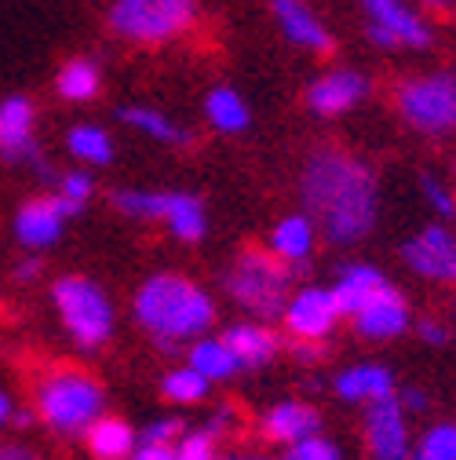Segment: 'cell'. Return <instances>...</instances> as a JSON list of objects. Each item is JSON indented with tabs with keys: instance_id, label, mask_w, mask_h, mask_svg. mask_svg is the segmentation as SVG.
I'll return each instance as SVG.
<instances>
[{
	"instance_id": "4dcf8cb0",
	"label": "cell",
	"mask_w": 456,
	"mask_h": 460,
	"mask_svg": "<svg viewBox=\"0 0 456 460\" xmlns=\"http://www.w3.org/2000/svg\"><path fill=\"white\" fill-rule=\"evenodd\" d=\"M208 376L197 373L194 366H183V369H172L164 376V394L172 402H201L208 394Z\"/></svg>"
},
{
	"instance_id": "d6986e66",
	"label": "cell",
	"mask_w": 456,
	"mask_h": 460,
	"mask_svg": "<svg viewBox=\"0 0 456 460\" xmlns=\"http://www.w3.org/2000/svg\"><path fill=\"white\" fill-rule=\"evenodd\" d=\"M336 394L344 402H376L383 394H394V373L387 366H351L336 376Z\"/></svg>"
},
{
	"instance_id": "4316f807",
	"label": "cell",
	"mask_w": 456,
	"mask_h": 460,
	"mask_svg": "<svg viewBox=\"0 0 456 460\" xmlns=\"http://www.w3.org/2000/svg\"><path fill=\"white\" fill-rule=\"evenodd\" d=\"M55 88L70 102H88L99 92V66L92 59H70L55 77Z\"/></svg>"
},
{
	"instance_id": "c3c4849f",
	"label": "cell",
	"mask_w": 456,
	"mask_h": 460,
	"mask_svg": "<svg viewBox=\"0 0 456 460\" xmlns=\"http://www.w3.org/2000/svg\"><path fill=\"white\" fill-rule=\"evenodd\" d=\"M125 460H128V456H125Z\"/></svg>"
},
{
	"instance_id": "7dc6e473",
	"label": "cell",
	"mask_w": 456,
	"mask_h": 460,
	"mask_svg": "<svg viewBox=\"0 0 456 460\" xmlns=\"http://www.w3.org/2000/svg\"><path fill=\"white\" fill-rule=\"evenodd\" d=\"M215 460H270V456H238V453H231V456H215Z\"/></svg>"
},
{
	"instance_id": "e575fe53",
	"label": "cell",
	"mask_w": 456,
	"mask_h": 460,
	"mask_svg": "<svg viewBox=\"0 0 456 460\" xmlns=\"http://www.w3.org/2000/svg\"><path fill=\"white\" fill-rule=\"evenodd\" d=\"M92 190H95V183H92L88 172H66V176L59 180V194L70 198V201H81L84 205L92 198Z\"/></svg>"
},
{
	"instance_id": "bcb514c9",
	"label": "cell",
	"mask_w": 456,
	"mask_h": 460,
	"mask_svg": "<svg viewBox=\"0 0 456 460\" xmlns=\"http://www.w3.org/2000/svg\"><path fill=\"white\" fill-rule=\"evenodd\" d=\"M424 4H427V8H434V12H445V8L452 4V0H424Z\"/></svg>"
},
{
	"instance_id": "603a6c76",
	"label": "cell",
	"mask_w": 456,
	"mask_h": 460,
	"mask_svg": "<svg viewBox=\"0 0 456 460\" xmlns=\"http://www.w3.org/2000/svg\"><path fill=\"white\" fill-rule=\"evenodd\" d=\"M161 223H168V230H172L180 242H201L208 234L205 205L194 194H168V208H164Z\"/></svg>"
},
{
	"instance_id": "7c38bea8",
	"label": "cell",
	"mask_w": 456,
	"mask_h": 460,
	"mask_svg": "<svg viewBox=\"0 0 456 460\" xmlns=\"http://www.w3.org/2000/svg\"><path fill=\"white\" fill-rule=\"evenodd\" d=\"M409 270L431 281H456V238L445 226H424L402 249Z\"/></svg>"
},
{
	"instance_id": "f35d334b",
	"label": "cell",
	"mask_w": 456,
	"mask_h": 460,
	"mask_svg": "<svg viewBox=\"0 0 456 460\" xmlns=\"http://www.w3.org/2000/svg\"><path fill=\"white\" fill-rule=\"evenodd\" d=\"M234 424H238L234 410H215V413H212V420L205 424V431H208L212 438H223V435H231V431H234Z\"/></svg>"
},
{
	"instance_id": "ee69618b",
	"label": "cell",
	"mask_w": 456,
	"mask_h": 460,
	"mask_svg": "<svg viewBox=\"0 0 456 460\" xmlns=\"http://www.w3.org/2000/svg\"><path fill=\"white\" fill-rule=\"evenodd\" d=\"M8 420H12V398L0 391V424H8Z\"/></svg>"
},
{
	"instance_id": "5b68a950",
	"label": "cell",
	"mask_w": 456,
	"mask_h": 460,
	"mask_svg": "<svg viewBox=\"0 0 456 460\" xmlns=\"http://www.w3.org/2000/svg\"><path fill=\"white\" fill-rule=\"evenodd\" d=\"M51 300H55V307H59L63 325L74 336L77 348L95 351V348H102V343L110 340V332H113V307H110L106 293L99 289L95 281L66 274V278L55 281Z\"/></svg>"
},
{
	"instance_id": "2e32d148",
	"label": "cell",
	"mask_w": 456,
	"mask_h": 460,
	"mask_svg": "<svg viewBox=\"0 0 456 460\" xmlns=\"http://www.w3.org/2000/svg\"><path fill=\"white\" fill-rule=\"evenodd\" d=\"M274 19L281 26V33L289 37L296 48H307L314 55H329L332 51V37L329 30L318 22V15L303 4V0H270Z\"/></svg>"
},
{
	"instance_id": "7bdbcfd3",
	"label": "cell",
	"mask_w": 456,
	"mask_h": 460,
	"mask_svg": "<svg viewBox=\"0 0 456 460\" xmlns=\"http://www.w3.org/2000/svg\"><path fill=\"white\" fill-rule=\"evenodd\" d=\"M314 343V340H311ZM311 343H296V358L300 362H318L321 358V348H311Z\"/></svg>"
},
{
	"instance_id": "8fae6325",
	"label": "cell",
	"mask_w": 456,
	"mask_h": 460,
	"mask_svg": "<svg viewBox=\"0 0 456 460\" xmlns=\"http://www.w3.org/2000/svg\"><path fill=\"white\" fill-rule=\"evenodd\" d=\"M281 318H285V325H289V332L300 336V340H325L336 329V322L344 318V311H339L332 289H318V285H311V289H300L296 296H289Z\"/></svg>"
},
{
	"instance_id": "277c9868",
	"label": "cell",
	"mask_w": 456,
	"mask_h": 460,
	"mask_svg": "<svg viewBox=\"0 0 456 460\" xmlns=\"http://www.w3.org/2000/svg\"><path fill=\"white\" fill-rule=\"evenodd\" d=\"M102 413V387L81 369H55L37 387V417L55 435H81Z\"/></svg>"
},
{
	"instance_id": "4fadbf2b",
	"label": "cell",
	"mask_w": 456,
	"mask_h": 460,
	"mask_svg": "<svg viewBox=\"0 0 456 460\" xmlns=\"http://www.w3.org/2000/svg\"><path fill=\"white\" fill-rule=\"evenodd\" d=\"M351 318H355V329L362 336H369V340H394V336H402L406 325H409V304H406V296L398 293L390 281H383Z\"/></svg>"
},
{
	"instance_id": "3957f363",
	"label": "cell",
	"mask_w": 456,
	"mask_h": 460,
	"mask_svg": "<svg viewBox=\"0 0 456 460\" xmlns=\"http://www.w3.org/2000/svg\"><path fill=\"white\" fill-rule=\"evenodd\" d=\"M223 285L249 314L256 318H281L293 289V263L274 252L245 249L238 263L223 274Z\"/></svg>"
},
{
	"instance_id": "836d02e7",
	"label": "cell",
	"mask_w": 456,
	"mask_h": 460,
	"mask_svg": "<svg viewBox=\"0 0 456 460\" xmlns=\"http://www.w3.org/2000/svg\"><path fill=\"white\" fill-rule=\"evenodd\" d=\"M420 190H424L427 205H431V208H434L442 219H452V216H456V198H452V190H449L442 180L424 176V180H420Z\"/></svg>"
},
{
	"instance_id": "83f0119b",
	"label": "cell",
	"mask_w": 456,
	"mask_h": 460,
	"mask_svg": "<svg viewBox=\"0 0 456 460\" xmlns=\"http://www.w3.org/2000/svg\"><path fill=\"white\" fill-rule=\"evenodd\" d=\"M66 146H70V154H74L77 161H84V164H110V161H113V143H110V136H106L99 125H77V128L70 132Z\"/></svg>"
},
{
	"instance_id": "5bb4252c",
	"label": "cell",
	"mask_w": 456,
	"mask_h": 460,
	"mask_svg": "<svg viewBox=\"0 0 456 460\" xmlns=\"http://www.w3.org/2000/svg\"><path fill=\"white\" fill-rule=\"evenodd\" d=\"M0 157L8 164L40 161L33 143V102L26 95H8L0 102Z\"/></svg>"
},
{
	"instance_id": "74e56055",
	"label": "cell",
	"mask_w": 456,
	"mask_h": 460,
	"mask_svg": "<svg viewBox=\"0 0 456 460\" xmlns=\"http://www.w3.org/2000/svg\"><path fill=\"white\" fill-rule=\"evenodd\" d=\"M136 460H176V446H168V442H139L136 446Z\"/></svg>"
},
{
	"instance_id": "9c48e42d",
	"label": "cell",
	"mask_w": 456,
	"mask_h": 460,
	"mask_svg": "<svg viewBox=\"0 0 456 460\" xmlns=\"http://www.w3.org/2000/svg\"><path fill=\"white\" fill-rule=\"evenodd\" d=\"M365 442L373 460H409V420L398 394H383L369 402L365 413Z\"/></svg>"
},
{
	"instance_id": "b9f144b4",
	"label": "cell",
	"mask_w": 456,
	"mask_h": 460,
	"mask_svg": "<svg viewBox=\"0 0 456 460\" xmlns=\"http://www.w3.org/2000/svg\"><path fill=\"white\" fill-rule=\"evenodd\" d=\"M0 460H37V456L22 446H0Z\"/></svg>"
},
{
	"instance_id": "d4e9b609",
	"label": "cell",
	"mask_w": 456,
	"mask_h": 460,
	"mask_svg": "<svg viewBox=\"0 0 456 460\" xmlns=\"http://www.w3.org/2000/svg\"><path fill=\"white\" fill-rule=\"evenodd\" d=\"M190 366L208 380H231L234 373H241L234 351L223 340H208V336H197V343L190 348Z\"/></svg>"
},
{
	"instance_id": "d6a6232c",
	"label": "cell",
	"mask_w": 456,
	"mask_h": 460,
	"mask_svg": "<svg viewBox=\"0 0 456 460\" xmlns=\"http://www.w3.org/2000/svg\"><path fill=\"white\" fill-rule=\"evenodd\" d=\"M176 460H215V438H212L208 431L180 435V442H176Z\"/></svg>"
},
{
	"instance_id": "6da1fadb",
	"label": "cell",
	"mask_w": 456,
	"mask_h": 460,
	"mask_svg": "<svg viewBox=\"0 0 456 460\" xmlns=\"http://www.w3.org/2000/svg\"><path fill=\"white\" fill-rule=\"evenodd\" d=\"M300 194L307 216L321 226L332 245H355L376 226L380 216V183L373 168L336 146H321L307 157Z\"/></svg>"
},
{
	"instance_id": "ffe728a7",
	"label": "cell",
	"mask_w": 456,
	"mask_h": 460,
	"mask_svg": "<svg viewBox=\"0 0 456 460\" xmlns=\"http://www.w3.org/2000/svg\"><path fill=\"white\" fill-rule=\"evenodd\" d=\"M314 249V219L311 216H285L274 234H270V252L281 256L285 263L293 267H303L307 256Z\"/></svg>"
},
{
	"instance_id": "7a4b0ae2",
	"label": "cell",
	"mask_w": 456,
	"mask_h": 460,
	"mask_svg": "<svg viewBox=\"0 0 456 460\" xmlns=\"http://www.w3.org/2000/svg\"><path fill=\"white\" fill-rule=\"evenodd\" d=\"M136 322L153 336L161 351H180L183 340L205 336L215 322V304L183 274H153L136 293Z\"/></svg>"
},
{
	"instance_id": "f546056e",
	"label": "cell",
	"mask_w": 456,
	"mask_h": 460,
	"mask_svg": "<svg viewBox=\"0 0 456 460\" xmlns=\"http://www.w3.org/2000/svg\"><path fill=\"white\" fill-rule=\"evenodd\" d=\"M409 460H456V424H434L424 431Z\"/></svg>"
},
{
	"instance_id": "f6af8a7d",
	"label": "cell",
	"mask_w": 456,
	"mask_h": 460,
	"mask_svg": "<svg viewBox=\"0 0 456 460\" xmlns=\"http://www.w3.org/2000/svg\"><path fill=\"white\" fill-rule=\"evenodd\" d=\"M12 424H15V428H30V424H33V413H26V410L15 413V410H12Z\"/></svg>"
},
{
	"instance_id": "cb8c5ba5",
	"label": "cell",
	"mask_w": 456,
	"mask_h": 460,
	"mask_svg": "<svg viewBox=\"0 0 456 460\" xmlns=\"http://www.w3.org/2000/svg\"><path fill=\"white\" fill-rule=\"evenodd\" d=\"M205 113L219 132H245L249 128V102L234 88H212L205 99Z\"/></svg>"
},
{
	"instance_id": "7402d4cb",
	"label": "cell",
	"mask_w": 456,
	"mask_h": 460,
	"mask_svg": "<svg viewBox=\"0 0 456 460\" xmlns=\"http://www.w3.org/2000/svg\"><path fill=\"white\" fill-rule=\"evenodd\" d=\"M387 278L376 270V267H369V263H351V267H344L339 270V281L332 285V293H336V304H339V311H344L347 318L380 289Z\"/></svg>"
},
{
	"instance_id": "60d3db41",
	"label": "cell",
	"mask_w": 456,
	"mask_h": 460,
	"mask_svg": "<svg viewBox=\"0 0 456 460\" xmlns=\"http://www.w3.org/2000/svg\"><path fill=\"white\" fill-rule=\"evenodd\" d=\"M402 406L413 410V413H424V410H427V394H424L420 387H409V391L402 394Z\"/></svg>"
},
{
	"instance_id": "e0dca14e",
	"label": "cell",
	"mask_w": 456,
	"mask_h": 460,
	"mask_svg": "<svg viewBox=\"0 0 456 460\" xmlns=\"http://www.w3.org/2000/svg\"><path fill=\"white\" fill-rule=\"evenodd\" d=\"M219 340L234 351V358H238L241 369H259V366H267V362L277 355V348H281V340H277L267 325H252V322L231 325Z\"/></svg>"
},
{
	"instance_id": "484cf974",
	"label": "cell",
	"mask_w": 456,
	"mask_h": 460,
	"mask_svg": "<svg viewBox=\"0 0 456 460\" xmlns=\"http://www.w3.org/2000/svg\"><path fill=\"white\" fill-rule=\"evenodd\" d=\"M121 121L132 125L136 132H146V136L157 139V143H176V146L190 143V132H187V128L172 125L161 110H150V106H125V110H121Z\"/></svg>"
},
{
	"instance_id": "8d00e7d4",
	"label": "cell",
	"mask_w": 456,
	"mask_h": 460,
	"mask_svg": "<svg viewBox=\"0 0 456 460\" xmlns=\"http://www.w3.org/2000/svg\"><path fill=\"white\" fill-rule=\"evenodd\" d=\"M417 336L427 343V348H445V343H449V329L442 322H431V318L417 325Z\"/></svg>"
},
{
	"instance_id": "ac0fdd59",
	"label": "cell",
	"mask_w": 456,
	"mask_h": 460,
	"mask_svg": "<svg viewBox=\"0 0 456 460\" xmlns=\"http://www.w3.org/2000/svg\"><path fill=\"white\" fill-rule=\"evenodd\" d=\"M263 431H267V438L289 446L296 438L318 435L321 431V413L311 410V406H303V402H281V406H274L263 417Z\"/></svg>"
},
{
	"instance_id": "ba28073f",
	"label": "cell",
	"mask_w": 456,
	"mask_h": 460,
	"mask_svg": "<svg viewBox=\"0 0 456 460\" xmlns=\"http://www.w3.org/2000/svg\"><path fill=\"white\" fill-rule=\"evenodd\" d=\"M362 8L369 15V40L376 48H409V51H424L431 48V26L402 0H362Z\"/></svg>"
},
{
	"instance_id": "1f68e13d",
	"label": "cell",
	"mask_w": 456,
	"mask_h": 460,
	"mask_svg": "<svg viewBox=\"0 0 456 460\" xmlns=\"http://www.w3.org/2000/svg\"><path fill=\"white\" fill-rule=\"evenodd\" d=\"M285 460H344V456H339V449L329 438L307 435V438L289 442V453H285Z\"/></svg>"
},
{
	"instance_id": "ab89813d",
	"label": "cell",
	"mask_w": 456,
	"mask_h": 460,
	"mask_svg": "<svg viewBox=\"0 0 456 460\" xmlns=\"http://www.w3.org/2000/svg\"><path fill=\"white\" fill-rule=\"evenodd\" d=\"M33 278H40V260L37 256H30V260H22L19 267H15V281H33Z\"/></svg>"
},
{
	"instance_id": "30bf717a",
	"label": "cell",
	"mask_w": 456,
	"mask_h": 460,
	"mask_svg": "<svg viewBox=\"0 0 456 460\" xmlns=\"http://www.w3.org/2000/svg\"><path fill=\"white\" fill-rule=\"evenodd\" d=\"M84 205L81 201H70L55 190V198H37V201H26L15 216V238L26 245V249H48L63 238V226L66 219H74Z\"/></svg>"
},
{
	"instance_id": "52a82bcc",
	"label": "cell",
	"mask_w": 456,
	"mask_h": 460,
	"mask_svg": "<svg viewBox=\"0 0 456 460\" xmlns=\"http://www.w3.org/2000/svg\"><path fill=\"white\" fill-rule=\"evenodd\" d=\"M398 113L424 136H445L456 128V74H427L398 88Z\"/></svg>"
},
{
	"instance_id": "9a60e30c",
	"label": "cell",
	"mask_w": 456,
	"mask_h": 460,
	"mask_svg": "<svg viewBox=\"0 0 456 460\" xmlns=\"http://www.w3.org/2000/svg\"><path fill=\"white\" fill-rule=\"evenodd\" d=\"M365 95H369V81L358 70H332L311 84L307 102L314 113H321V118H336V113L355 110Z\"/></svg>"
},
{
	"instance_id": "d590c367",
	"label": "cell",
	"mask_w": 456,
	"mask_h": 460,
	"mask_svg": "<svg viewBox=\"0 0 456 460\" xmlns=\"http://www.w3.org/2000/svg\"><path fill=\"white\" fill-rule=\"evenodd\" d=\"M180 435H183V420L168 417V420H153V424L143 431V442H168V446H176Z\"/></svg>"
},
{
	"instance_id": "f1b7e54d",
	"label": "cell",
	"mask_w": 456,
	"mask_h": 460,
	"mask_svg": "<svg viewBox=\"0 0 456 460\" xmlns=\"http://www.w3.org/2000/svg\"><path fill=\"white\" fill-rule=\"evenodd\" d=\"M113 208L132 219H161L168 208V190H118Z\"/></svg>"
},
{
	"instance_id": "8992f818",
	"label": "cell",
	"mask_w": 456,
	"mask_h": 460,
	"mask_svg": "<svg viewBox=\"0 0 456 460\" xmlns=\"http://www.w3.org/2000/svg\"><path fill=\"white\" fill-rule=\"evenodd\" d=\"M197 15L194 0H118L110 8V26L136 44H161L180 37Z\"/></svg>"
},
{
	"instance_id": "44dd1931",
	"label": "cell",
	"mask_w": 456,
	"mask_h": 460,
	"mask_svg": "<svg viewBox=\"0 0 456 460\" xmlns=\"http://www.w3.org/2000/svg\"><path fill=\"white\" fill-rule=\"evenodd\" d=\"M88 449L99 456V460H125L136 453V431L128 420H118V417H95L88 424Z\"/></svg>"
}]
</instances>
